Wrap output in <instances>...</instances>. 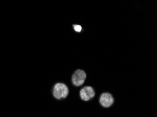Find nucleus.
<instances>
[{"label": "nucleus", "mask_w": 157, "mask_h": 117, "mask_svg": "<svg viewBox=\"0 0 157 117\" xmlns=\"http://www.w3.org/2000/svg\"><path fill=\"white\" fill-rule=\"evenodd\" d=\"M68 92L67 86L62 83H56L53 88V95L56 99L65 98L68 96Z\"/></svg>", "instance_id": "nucleus-1"}, {"label": "nucleus", "mask_w": 157, "mask_h": 117, "mask_svg": "<svg viewBox=\"0 0 157 117\" xmlns=\"http://www.w3.org/2000/svg\"><path fill=\"white\" fill-rule=\"evenodd\" d=\"M86 79V74L82 70H78L75 71L72 76V82L75 86H80L85 83Z\"/></svg>", "instance_id": "nucleus-2"}, {"label": "nucleus", "mask_w": 157, "mask_h": 117, "mask_svg": "<svg viewBox=\"0 0 157 117\" xmlns=\"http://www.w3.org/2000/svg\"><path fill=\"white\" fill-rule=\"evenodd\" d=\"M80 97L84 101H88V100L93 98L95 95V93L93 88L91 86H85L82 88L80 91Z\"/></svg>", "instance_id": "nucleus-3"}, {"label": "nucleus", "mask_w": 157, "mask_h": 117, "mask_svg": "<svg viewBox=\"0 0 157 117\" xmlns=\"http://www.w3.org/2000/svg\"><path fill=\"white\" fill-rule=\"evenodd\" d=\"M113 97L112 95L108 93H102L100 96V99H99V102L101 106L104 107H111L113 104Z\"/></svg>", "instance_id": "nucleus-4"}, {"label": "nucleus", "mask_w": 157, "mask_h": 117, "mask_svg": "<svg viewBox=\"0 0 157 117\" xmlns=\"http://www.w3.org/2000/svg\"><path fill=\"white\" fill-rule=\"evenodd\" d=\"M73 28H74V30L76 31V32H80V31L82 30L81 26L78 25H73Z\"/></svg>", "instance_id": "nucleus-5"}]
</instances>
